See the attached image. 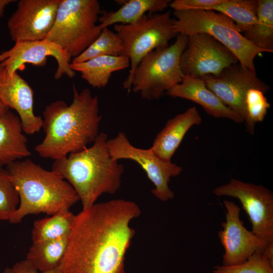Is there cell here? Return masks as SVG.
I'll return each mask as SVG.
<instances>
[{"label":"cell","instance_id":"83f0119b","mask_svg":"<svg viewBox=\"0 0 273 273\" xmlns=\"http://www.w3.org/2000/svg\"><path fill=\"white\" fill-rule=\"evenodd\" d=\"M19 204V195L8 171L0 167V220L9 221Z\"/></svg>","mask_w":273,"mask_h":273},{"label":"cell","instance_id":"d4e9b609","mask_svg":"<svg viewBox=\"0 0 273 273\" xmlns=\"http://www.w3.org/2000/svg\"><path fill=\"white\" fill-rule=\"evenodd\" d=\"M258 0H225L207 10L222 13L234 21L240 31H248L257 19Z\"/></svg>","mask_w":273,"mask_h":273},{"label":"cell","instance_id":"f546056e","mask_svg":"<svg viewBox=\"0 0 273 273\" xmlns=\"http://www.w3.org/2000/svg\"><path fill=\"white\" fill-rule=\"evenodd\" d=\"M225 0H175L171 1L169 6L174 10H204L223 3Z\"/></svg>","mask_w":273,"mask_h":273},{"label":"cell","instance_id":"4dcf8cb0","mask_svg":"<svg viewBox=\"0 0 273 273\" xmlns=\"http://www.w3.org/2000/svg\"><path fill=\"white\" fill-rule=\"evenodd\" d=\"M3 273H62V271L60 265L52 270L40 272L24 259L15 263L11 267H7Z\"/></svg>","mask_w":273,"mask_h":273},{"label":"cell","instance_id":"52a82bcc","mask_svg":"<svg viewBox=\"0 0 273 273\" xmlns=\"http://www.w3.org/2000/svg\"><path fill=\"white\" fill-rule=\"evenodd\" d=\"M188 36L178 34L173 43L154 50L140 62L133 75L130 91L147 100L159 99L183 79L180 61Z\"/></svg>","mask_w":273,"mask_h":273},{"label":"cell","instance_id":"d6a6232c","mask_svg":"<svg viewBox=\"0 0 273 273\" xmlns=\"http://www.w3.org/2000/svg\"><path fill=\"white\" fill-rule=\"evenodd\" d=\"M9 110V109L0 100V118Z\"/></svg>","mask_w":273,"mask_h":273},{"label":"cell","instance_id":"4316f807","mask_svg":"<svg viewBox=\"0 0 273 273\" xmlns=\"http://www.w3.org/2000/svg\"><path fill=\"white\" fill-rule=\"evenodd\" d=\"M265 93L257 88L249 89L245 97V107L248 117L246 123L247 132L254 133L256 123L262 121L270 105L264 96Z\"/></svg>","mask_w":273,"mask_h":273},{"label":"cell","instance_id":"484cf974","mask_svg":"<svg viewBox=\"0 0 273 273\" xmlns=\"http://www.w3.org/2000/svg\"><path fill=\"white\" fill-rule=\"evenodd\" d=\"M122 50V41L117 34L105 27L95 40L79 56L73 58L71 63H81L102 56H121Z\"/></svg>","mask_w":273,"mask_h":273},{"label":"cell","instance_id":"ba28073f","mask_svg":"<svg viewBox=\"0 0 273 273\" xmlns=\"http://www.w3.org/2000/svg\"><path fill=\"white\" fill-rule=\"evenodd\" d=\"M114 30L120 38L123 50L121 56L128 57L130 69L123 84L130 92L133 73L141 60L155 49L168 46L169 40L177 35L171 12L145 14L129 24H115Z\"/></svg>","mask_w":273,"mask_h":273},{"label":"cell","instance_id":"8fae6325","mask_svg":"<svg viewBox=\"0 0 273 273\" xmlns=\"http://www.w3.org/2000/svg\"><path fill=\"white\" fill-rule=\"evenodd\" d=\"M199 77L225 106L240 116L245 123L248 121L245 107L248 90L257 88L265 94L270 88L257 76L256 70L245 68L239 63L226 67L217 75Z\"/></svg>","mask_w":273,"mask_h":273},{"label":"cell","instance_id":"603a6c76","mask_svg":"<svg viewBox=\"0 0 273 273\" xmlns=\"http://www.w3.org/2000/svg\"><path fill=\"white\" fill-rule=\"evenodd\" d=\"M75 216L70 210H66L34 221L31 231L32 243L54 240L68 236Z\"/></svg>","mask_w":273,"mask_h":273},{"label":"cell","instance_id":"5b68a950","mask_svg":"<svg viewBox=\"0 0 273 273\" xmlns=\"http://www.w3.org/2000/svg\"><path fill=\"white\" fill-rule=\"evenodd\" d=\"M173 25L177 34L207 33L228 48L244 67L255 70L254 59L267 53L248 40L227 16L212 10L174 11Z\"/></svg>","mask_w":273,"mask_h":273},{"label":"cell","instance_id":"6da1fadb","mask_svg":"<svg viewBox=\"0 0 273 273\" xmlns=\"http://www.w3.org/2000/svg\"><path fill=\"white\" fill-rule=\"evenodd\" d=\"M141 214L133 201L95 203L75 215L60 267L62 273H125V256Z\"/></svg>","mask_w":273,"mask_h":273},{"label":"cell","instance_id":"f1b7e54d","mask_svg":"<svg viewBox=\"0 0 273 273\" xmlns=\"http://www.w3.org/2000/svg\"><path fill=\"white\" fill-rule=\"evenodd\" d=\"M254 252L244 262L225 266H216L214 273H273L272 265L262 252Z\"/></svg>","mask_w":273,"mask_h":273},{"label":"cell","instance_id":"30bf717a","mask_svg":"<svg viewBox=\"0 0 273 273\" xmlns=\"http://www.w3.org/2000/svg\"><path fill=\"white\" fill-rule=\"evenodd\" d=\"M213 193L239 199L249 216L251 232L267 244L273 243V193L270 190L262 185L232 178L214 189Z\"/></svg>","mask_w":273,"mask_h":273},{"label":"cell","instance_id":"9a60e30c","mask_svg":"<svg viewBox=\"0 0 273 273\" xmlns=\"http://www.w3.org/2000/svg\"><path fill=\"white\" fill-rule=\"evenodd\" d=\"M223 202L226 209L225 220L221 223L222 229L218 235L224 249L222 266H229L244 262L268 244L245 228L238 205L226 200Z\"/></svg>","mask_w":273,"mask_h":273},{"label":"cell","instance_id":"7402d4cb","mask_svg":"<svg viewBox=\"0 0 273 273\" xmlns=\"http://www.w3.org/2000/svg\"><path fill=\"white\" fill-rule=\"evenodd\" d=\"M69 235L54 240L32 243L25 259L40 272L56 268L65 254Z\"/></svg>","mask_w":273,"mask_h":273},{"label":"cell","instance_id":"44dd1931","mask_svg":"<svg viewBox=\"0 0 273 273\" xmlns=\"http://www.w3.org/2000/svg\"><path fill=\"white\" fill-rule=\"evenodd\" d=\"M121 4L115 12L102 11L98 20L103 29L113 24H129L139 20L147 13H157L165 9L170 0H129L119 1Z\"/></svg>","mask_w":273,"mask_h":273},{"label":"cell","instance_id":"5bb4252c","mask_svg":"<svg viewBox=\"0 0 273 273\" xmlns=\"http://www.w3.org/2000/svg\"><path fill=\"white\" fill-rule=\"evenodd\" d=\"M54 57L58 64L54 78L63 75L72 78L75 72L70 68L71 57L57 44L47 39L15 42L9 50L0 53V68L12 75L23 69L25 64L41 67L46 65L48 57Z\"/></svg>","mask_w":273,"mask_h":273},{"label":"cell","instance_id":"277c9868","mask_svg":"<svg viewBox=\"0 0 273 273\" xmlns=\"http://www.w3.org/2000/svg\"><path fill=\"white\" fill-rule=\"evenodd\" d=\"M5 168L19 197L18 208L9 220L11 223H20L28 215H52L70 210L79 201L59 173L46 170L30 159L17 160Z\"/></svg>","mask_w":273,"mask_h":273},{"label":"cell","instance_id":"2e32d148","mask_svg":"<svg viewBox=\"0 0 273 273\" xmlns=\"http://www.w3.org/2000/svg\"><path fill=\"white\" fill-rule=\"evenodd\" d=\"M0 100L17 113L24 132L33 134L40 131L42 118L34 113V92L17 72L10 75L0 68Z\"/></svg>","mask_w":273,"mask_h":273},{"label":"cell","instance_id":"ac0fdd59","mask_svg":"<svg viewBox=\"0 0 273 273\" xmlns=\"http://www.w3.org/2000/svg\"><path fill=\"white\" fill-rule=\"evenodd\" d=\"M201 116L195 107L188 108L167 120L157 134L151 149L160 158L171 161L188 131L202 122Z\"/></svg>","mask_w":273,"mask_h":273},{"label":"cell","instance_id":"1f68e13d","mask_svg":"<svg viewBox=\"0 0 273 273\" xmlns=\"http://www.w3.org/2000/svg\"><path fill=\"white\" fill-rule=\"evenodd\" d=\"M15 1L14 0H0V18L3 16L6 6Z\"/></svg>","mask_w":273,"mask_h":273},{"label":"cell","instance_id":"7c38bea8","mask_svg":"<svg viewBox=\"0 0 273 273\" xmlns=\"http://www.w3.org/2000/svg\"><path fill=\"white\" fill-rule=\"evenodd\" d=\"M237 63V58L228 48L204 33L188 36L180 61L184 75L197 77L217 75L226 67Z\"/></svg>","mask_w":273,"mask_h":273},{"label":"cell","instance_id":"7a4b0ae2","mask_svg":"<svg viewBox=\"0 0 273 273\" xmlns=\"http://www.w3.org/2000/svg\"><path fill=\"white\" fill-rule=\"evenodd\" d=\"M72 102L58 100L42 112L45 135L34 149L40 157L54 160L80 152L94 143L102 119L99 100L89 88L78 92L73 85Z\"/></svg>","mask_w":273,"mask_h":273},{"label":"cell","instance_id":"4fadbf2b","mask_svg":"<svg viewBox=\"0 0 273 273\" xmlns=\"http://www.w3.org/2000/svg\"><path fill=\"white\" fill-rule=\"evenodd\" d=\"M61 0H20L7 27L15 42L45 39L53 28Z\"/></svg>","mask_w":273,"mask_h":273},{"label":"cell","instance_id":"9c48e42d","mask_svg":"<svg viewBox=\"0 0 273 273\" xmlns=\"http://www.w3.org/2000/svg\"><path fill=\"white\" fill-rule=\"evenodd\" d=\"M107 147L113 159L131 160L141 166L154 186L151 192L157 199L166 202L174 198V193L168 184L171 177L183 171L181 166L160 158L151 148L143 149L134 147L122 131L115 138L108 139Z\"/></svg>","mask_w":273,"mask_h":273},{"label":"cell","instance_id":"cb8c5ba5","mask_svg":"<svg viewBox=\"0 0 273 273\" xmlns=\"http://www.w3.org/2000/svg\"><path fill=\"white\" fill-rule=\"evenodd\" d=\"M243 36L256 47L273 52L272 0H258L257 21Z\"/></svg>","mask_w":273,"mask_h":273},{"label":"cell","instance_id":"3957f363","mask_svg":"<svg viewBox=\"0 0 273 273\" xmlns=\"http://www.w3.org/2000/svg\"><path fill=\"white\" fill-rule=\"evenodd\" d=\"M108 135L100 133L89 148L54 160L52 169L59 173L77 193L82 209L95 204L104 194H114L121 185L124 166L111 157Z\"/></svg>","mask_w":273,"mask_h":273},{"label":"cell","instance_id":"d6986e66","mask_svg":"<svg viewBox=\"0 0 273 273\" xmlns=\"http://www.w3.org/2000/svg\"><path fill=\"white\" fill-rule=\"evenodd\" d=\"M18 115L8 111L0 118V167L31 155Z\"/></svg>","mask_w":273,"mask_h":273},{"label":"cell","instance_id":"e0dca14e","mask_svg":"<svg viewBox=\"0 0 273 273\" xmlns=\"http://www.w3.org/2000/svg\"><path fill=\"white\" fill-rule=\"evenodd\" d=\"M173 98H180L200 105L209 115L223 118L237 123L244 119L225 106L217 96L205 85L199 77L184 75L181 81L167 92Z\"/></svg>","mask_w":273,"mask_h":273},{"label":"cell","instance_id":"8992f818","mask_svg":"<svg viewBox=\"0 0 273 273\" xmlns=\"http://www.w3.org/2000/svg\"><path fill=\"white\" fill-rule=\"evenodd\" d=\"M101 12L97 0H61L55 23L45 39L74 58L101 33L103 29L97 22Z\"/></svg>","mask_w":273,"mask_h":273},{"label":"cell","instance_id":"ffe728a7","mask_svg":"<svg viewBox=\"0 0 273 273\" xmlns=\"http://www.w3.org/2000/svg\"><path fill=\"white\" fill-rule=\"evenodd\" d=\"M130 61L124 56H102L88 61L70 63V68L79 72L81 77L95 88L105 87L113 72L128 68Z\"/></svg>","mask_w":273,"mask_h":273}]
</instances>
